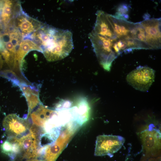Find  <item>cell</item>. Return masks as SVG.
Returning a JSON list of instances; mask_svg holds the SVG:
<instances>
[{
  "label": "cell",
  "instance_id": "9a60e30c",
  "mask_svg": "<svg viewBox=\"0 0 161 161\" xmlns=\"http://www.w3.org/2000/svg\"><path fill=\"white\" fill-rule=\"evenodd\" d=\"M27 161H43L41 160H38L37 159H33V160H29Z\"/></svg>",
  "mask_w": 161,
  "mask_h": 161
},
{
  "label": "cell",
  "instance_id": "9c48e42d",
  "mask_svg": "<svg viewBox=\"0 0 161 161\" xmlns=\"http://www.w3.org/2000/svg\"><path fill=\"white\" fill-rule=\"evenodd\" d=\"M18 139L20 150L24 152L25 157L33 158L37 155V139L34 130L31 129L28 133Z\"/></svg>",
  "mask_w": 161,
  "mask_h": 161
},
{
  "label": "cell",
  "instance_id": "ba28073f",
  "mask_svg": "<svg viewBox=\"0 0 161 161\" xmlns=\"http://www.w3.org/2000/svg\"><path fill=\"white\" fill-rule=\"evenodd\" d=\"M14 24L25 37L32 33L41 26L43 23L31 18L22 9L13 18Z\"/></svg>",
  "mask_w": 161,
  "mask_h": 161
},
{
  "label": "cell",
  "instance_id": "5bb4252c",
  "mask_svg": "<svg viewBox=\"0 0 161 161\" xmlns=\"http://www.w3.org/2000/svg\"><path fill=\"white\" fill-rule=\"evenodd\" d=\"M148 14H145V15H144L143 16H144V18L145 19V20L148 19L149 18V17L150 16V15H148Z\"/></svg>",
  "mask_w": 161,
  "mask_h": 161
},
{
  "label": "cell",
  "instance_id": "6da1fadb",
  "mask_svg": "<svg viewBox=\"0 0 161 161\" xmlns=\"http://www.w3.org/2000/svg\"><path fill=\"white\" fill-rule=\"evenodd\" d=\"M26 38L31 40L49 61L67 56L74 47L72 32L42 23L41 27Z\"/></svg>",
  "mask_w": 161,
  "mask_h": 161
},
{
  "label": "cell",
  "instance_id": "277c9868",
  "mask_svg": "<svg viewBox=\"0 0 161 161\" xmlns=\"http://www.w3.org/2000/svg\"><path fill=\"white\" fill-rule=\"evenodd\" d=\"M125 141L124 138L120 136L99 135L96 142L95 155L112 156L121 148Z\"/></svg>",
  "mask_w": 161,
  "mask_h": 161
},
{
  "label": "cell",
  "instance_id": "7c38bea8",
  "mask_svg": "<svg viewBox=\"0 0 161 161\" xmlns=\"http://www.w3.org/2000/svg\"><path fill=\"white\" fill-rule=\"evenodd\" d=\"M160 157H158L156 158H150L147 161H160Z\"/></svg>",
  "mask_w": 161,
  "mask_h": 161
},
{
  "label": "cell",
  "instance_id": "8fae6325",
  "mask_svg": "<svg viewBox=\"0 0 161 161\" xmlns=\"http://www.w3.org/2000/svg\"><path fill=\"white\" fill-rule=\"evenodd\" d=\"M129 6L126 4H120L117 8V12L115 14V15L124 18V16L127 14L129 11Z\"/></svg>",
  "mask_w": 161,
  "mask_h": 161
},
{
  "label": "cell",
  "instance_id": "7a4b0ae2",
  "mask_svg": "<svg viewBox=\"0 0 161 161\" xmlns=\"http://www.w3.org/2000/svg\"><path fill=\"white\" fill-rule=\"evenodd\" d=\"M89 37L100 64L105 70L109 71L113 62L118 56L113 48L115 42L92 32Z\"/></svg>",
  "mask_w": 161,
  "mask_h": 161
},
{
  "label": "cell",
  "instance_id": "52a82bcc",
  "mask_svg": "<svg viewBox=\"0 0 161 161\" xmlns=\"http://www.w3.org/2000/svg\"><path fill=\"white\" fill-rule=\"evenodd\" d=\"M161 133L152 126L142 131L140 138L145 154L153 155L160 152L161 148Z\"/></svg>",
  "mask_w": 161,
  "mask_h": 161
},
{
  "label": "cell",
  "instance_id": "8992f818",
  "mask_svg": "<svg viewBox=\"0 0 161 161\" xmlns=\"http://www.w3.org/2000/svg\"><path fill=\"white\" fill-rule=\"evenodd\" d=\"M3 124L9 138H19L30 131L25 120L15 114L7 116L4 120Z\"/></svg>",
  "mask_w": 161,
  "mask_h": 161
},
{
  "label": "cell",
  "instance_id": "3957f363",
  "mask_svg": "<svg viewBox=\"0 0 161 161\" xmlns=\"http://www.w3.org/2000/svg\"><path fill=\"white\" fill-rule=\"evenodd\" d=\"M155 71L147 66H140L130 72L126 77L129 84L135 89L147 91L154 81Z\"/></svg>",
  "mask_w": 161,
  "mask_h": 161
},
{
  "label": "cell",
  "instance_id": "4fadbf2b",
  "mask_svg": "<svg viewBox=\"0 0 161 161\" xmlns=\"http://www.w3.org/2000/svg\"><path fill=\"white\" fill-rule=\"evenodd\" d=\"M3 64V61L1 58V55L0 53V69H1Z\"/></svg>",
  "mask_w": 161,
  "mask_h": 161
},
{
  "label": "cell",
  "instance_id": "5b68a950",
  "mask_svg": "<svg viewBox=\"0 0 161 161\" xmlns=\"http://www.w3.org/2000/svg\"><path fill=\"white\" fill-rule=\"evenodd\" d=\"M141 23L145 33L146 43L149 49L161 48V18H152L144 20Z\"/></svg>",
  "mask_w": 161,
  "mask_h": 161
},
{
  "label": "cell",
  "instance_id": "30bf717a",
  "mask_svg": "<svg viewBox=\"0 0 161 161\" xmlns=\"http://www.w3.org/2000/svg\"><path fill=\"white\" fill-rule=\"evenodd\" d=\"M36 50L41 52L40 49L31 40L27 38H24L21 42L18 52L17 61L21 62L24 56L30 51Z\"/></svg>",
  "mask_w": 161,
  "mask_h": 161
}]
</instances>
